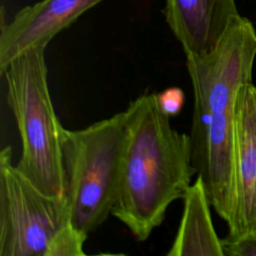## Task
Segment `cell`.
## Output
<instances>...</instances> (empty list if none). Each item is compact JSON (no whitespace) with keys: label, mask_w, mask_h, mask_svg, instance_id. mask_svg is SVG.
<instances>
[{"label":"cell","mask_w":256,"mask_h":256,"mask_svg":"<svg viewBox=\"0 0 256 256\" xmlns=\"http://www.w3.org/2000/svg\"><path fill=\"white\" fill-rule=\"evenodd\" d=\"M256 32L239 13L215 48L186 57L194 107L190 130L192 163L211 206L228 223L234 207V124L241 88L252 82Z\"/></svg>","instance_id":"cell-1"},{"label":"cell","mask_w":256,"mask_h":256,"mask_svg":"<svg viewBox=\"0 0 256 256\" xmlns=\"http://www.w3.org/2000/svg\"><path fill=\"white\" fill-rule=\"evenodd\" d=\"M126 111L127 133L111 215L143 242L162 224L169 206L183 199L197 173L189 135L172 126L155 93L140 95Z\"/></svg>","instance_id":"cell-2"},{"label":"cell","mask_w":256,"mask_h":256,"mask_svg":"<svg viewBox=\"0 0 256 256\" xmlns=\"http://www.w3.org/2000/svg\"><path fill=\"white\" fill-rule=\"evenodd\" d=\"M126 109L82 129H60L64 193L71 222L87 236L111 215L127 133Z\"/></svg>","instance_id":"cell-3"},{"label":"cell","mask_w":256,"mask_h":256,"mask_svg":"<svg viewBox=\"0 0 256 256\" xmlns=\"http://www.w3.org/2000/svg\"><path fill=\"white\" fill-rule=\"evenodd\" d=\"M45 50L35 47L23 52L0 73L21 141L16 168L44 193L62 196V125L50 95Z\"/></svg>","instance_id":"cell-4"},{"label":"cell","mask_w":256,"mask_h":256,"mask_svg":"<svg viewBox=\"0 0 256 256\" xmlns=\"http://www.w3.org/2000/svg\"><path fill=\"white\" fill-rule=\"evenodd\" d=\"M71 222L64 195L44 193L0 151V256H46L57 234Z\"/></svg>","instance_id":"cell-5"},{"label":"cell","mask_w":256,"mask_h":256,"mask_svg":"<svg viewBox=\"0 0 256 256\" xmlns=\"http://www.w3.org/2000/svg\"><path fill=\"white\" fill-rule=\"evenodd\" d=\"M229 241L256 233V86L239 91L234 124V207Z\"/></svg>","instance_id":"cell-6"},{"label":"cell","mask_w":256,"mask_h":256,"mask_svg":"<svg viewBox=\"0 0 256 256\" xmlns=\"http://www.w3.org/2000/svg\"><path fill=\"white\" fill-rule=\"evenodd\" d=\"M102 0H42L16 13L1 24L0 72L17 56L35 48H46L63 29Z\"/></svg>","instance_id":"cell-7"},{"label":"cell","mask_w":256,"mask_h":256,"mask_svg":"<svg viewBox=\"0 0 256 256\" xmlns=\"http://www.w3.org/2000/svg\"><path fill=\"white\" fill-rule=\"evenodd\" d=\"M236 14L235 0H166L164 8L166 22L186 57L212 51Z\"/></svg>","instance_id":"cell-8"},{"label":"cell","mask_w":256,"mask_h":256,"mask_svg":"<svg viewBox=\"0 0 256 256\" xmlns=\"http://www.w3.org/2000/svg\"><path fill=\"white\" fill-rule=\"evenodd\" d=\"M183 211L167 256H224L223 243L213 226L207 191L197 176L183 197Z\"/></svg>","instance_id":"cell-9"},{"label":"cell","mask_w":256,"mask_h":256,"mask_svg":"<svg viewBox=\"0 0 256 256\" xmlns=\"http://www.w3.org/2000/svg\"><path fill=\"white\" fill-rule=\"evenodd\" d=\"M87 237L70 222L57 234L46 256H83V246Z\"/></svg>","instance_id":"cell-10"},{"label":"cell","mask_w":256,"mask_h":256,"mask_svg":"<svg viewBox=\"0 0 256 256\" xmlns=\"http://www.w3.org/2000/svg\"><path fill=\"white\" fill-rule=\"evenodd\" d=\"M156 102L163 114L175 117L185 105V93L180 87H168L156 94Z\"/></svg>","instance_id":"cell-11"},{"label":"cell","mask_w":256,"mask_h":256,"mask_svg":"<svg viewBox=\"0 0 256 256\" xmlns=\"http://www.w3.org/2000/svg\"><path fill=\"white\" fill-rule=\"evenodd\" d=\"M224 256H256V233L235 241L222 239Z\"/></svg>","instance_id":"cell-12"}]
</instances>
